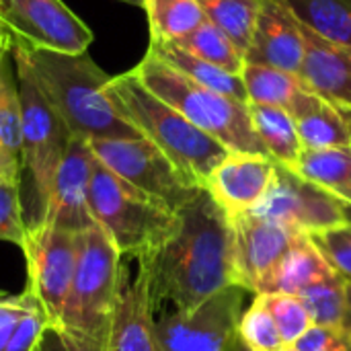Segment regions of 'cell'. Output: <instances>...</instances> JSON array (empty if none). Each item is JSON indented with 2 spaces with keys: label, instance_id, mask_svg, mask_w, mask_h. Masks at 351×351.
Returning <instances> with one entry per match:
<instances>
[{
  "label": "cell",
  "instance_id": "obj_8",
  "mask_svg": "<svg viewBox=\"0 0 351 351\" xmlns=\"http://www.w3.org/2000/svg\"><path fill=\"white\" fill-rule=\"evenodd\" d=\"M90 148L109 171L175 214L204 187L146 138L90 140Z\"/></svg>",
  "mask_w": 351,
  "mask_h": 351
},
{
  "label": "cell",
  "instance_id": "obj_19",
  "mask_svg": "<svg viewBox=\"0 0 351 351\" xmlns=\"http://www.w3.org/2000/svg\"><path fill=\"white\" fill-rule=\"evenodd\" d=\"M241 76L249 103L280 107L288 111L294 119L308 115L323 103V99L306 88L298 74L280 68L245 62Z\"/></svg>",
  "mask_w": 351,
  "mask_h": 351
},
{
  "label": "cell",
  "instance_id": "obj_20",
  "mask_svg": "<svg viewBox=\"0 0 351 351\" xmlns=\"http://www.w3.org/2000/svg\"><path fill=\"white\" fill-rule=\"evenodd\" d=\"M335 269L325 261L308 234H298L288 249V253L278 261V265L263 280L255 296L263 294H294L313 286L315 282L331 276Z\"/></svg>",
  "mask_w": 351,
  "mask_h": 351
},
{
  "label": "cell",
  "instance_id": "obj_14",
  "mask_svg": "<svg viewBox=\"0 0 351 351\" xmlns=\"http://www.w3.org/2000/svg\"><path fill=\"white\" fill-rule=\"evenodd\" d=\"M93 162H95V152L90 148V140L80 136H70L64 160L56 175L51 199L43 218L45 224L76 234L97 224L88 208Z\"/></svg>",
  "mask_w": 351,
  "mask_h": 351
},
{
  "label": "cell",
  "instance_id": "obj_25",
  "mask_svg": "<svg viewBox=\"0 0 351 351\" xmlns=\"http://www.w3.org/2000/svg\"><path fill=\"white\" fill-rule=\"evenodd\" d=\"M150 25V41H179L208 21L199 0H140Z\"/></svg>",
  "mask_w": 351,
  "mask_h": 351
},
{
  "label": "cell",
  "instance_id": "obj_21",
  "mask_svg": "<svg viewBox=\"0 0 351 351\" xmlns=\"http://www.w3.org/2000/svg\"><path fill=\"white\" fill-rule=\"evenodd\" d=\"M10 43L0 53V177L19 181L23 169V121L16 80L8 68Z\"/></svg>",
  "mask_w": 351,
  "mask_h": 351
},
{
  "label": "cell",
  "instance_id": "obj_26",
  "mask_svg": "<svg viewBox=\"0 0 351 351\" xmlns=\"http://www.w3.org/2000/svg\"><path fill=\"white\" fill-rule=\"evenodd\" d=\"M302 148L351 146V111L321 103L308 115L296 119Z\"/></svg>",
  "mask_w": 351,
  "mask_h": 351
},
{
  "label": "cell",
  "instance_id": "obj_23",
  "mask_svg": "<svg viewBox=\"0 0 351 351\" xmlns=\"http://www.w3.org/2000/svg\"><path fill=\"white\" fill-rule=\"evenodd\" d=\"M249 115H251L253 130L257 132L259 140L267 148L269 156L278 165L292 169L302 152L296 119L280 107L257 105V103H249Z\"/></svg>",
  "mask_w": 351,
  "mask_h": 351
},
{
  "label": "cell",
  "instance_id": "obj_43",
  "mask_svg": "<svg viewBox=\"0 0 351 351\" xmlns=\"http://www.w3.org/2000/svg\"><path fill=\"white\" fill-rule=\"evenodd\" d=\"M37 351H49V350H47V343H45V335H43V339H41V343H39Z\"/></svg>",
  "mask_w": 351,
  "mask_h": 351
},
{
  "label": "cell",
  "instance_id": "obj_11",
  "mask_svg": "<svg viewBox=\"0 0 351 351\" xmlns=\"http://www.w3.org/2000/svg\"><path fill=\"white\" fill-rule=\"evenodd\" d=\"M21 251L27 261L25 290L37 298L49 319V327H53L60 323L70 294L78 255V234L43 222L27 230V241Z\"/></svg>",
  "mask_w": 351,
  "mask_h": 351
},
{
  "label": "cell",
  "instance_id": "obj_1",
  "mask_svg": "<svg viewBox=\"0 0 351 351\" xmlns=\"http://www.w3.org/2000/svg\"><path fill=\"white\" fill-rule=\"evenodd\" d=\"M148 276L152 308L165 302L175 311L193 313L206 300L234 286L230 216L202 187L177 212L173 234L138 259Z\"/></svg>",
  "mask_w": 351,
  "mask_h": 351
},
{
  "label": "cell",
  "instance_id": "obj_10",
  "mask_svg": "<svg viewBox=\"0 0 351 351\" xmlns=\"http://www.w3.org/2000/svg\"><path fill=\"white\" fill-rule=\"evenodd\" d=\"M351 206L339 195L308 183L278 165L274 181L263 199L249 212L288 226L294 232L313 234L333 226L350 224Z\"/></svg>",
  "mask_w": 351,
  "mask_h": 351
},
{
  "label": "cell",
  "instance_id": "obj_5",
  "mask_svg": "<svg viewBox=\"0 0 351 351\" xmlns=\"http://www.w3.org/2000/svg\"><path fill=\"white\" fill-rule=\"evenodd\" d=\"M88 208L121 259H140L160 247L177 226V214L109 171L97 156L93 162Z\"/></svg>",
  "mask_w": 351,
  "mask_h": 351
},
{
  "label": "cell",
  "instance_id": "obj_4",
  "mask_svg": "<svg viewBox=\"0 0 351 351\" xmlns=\"http://www.w3.org/2000/svg\"><path fill=\"white\" fill-rule=\"evenodd\" d=\"M105 93L146 140L158 146L185 175L204 187L212 171L230 152L224 144L144 88L132 72L111 76Z\"/></svg>",
  "mask_w": 351,
  "mask_h": 351
},
{
  "label": "cell",
  "instance_id": "obj_31",
  "mask_svg": "<svg viewBox=\"0 0 351 351\" xmlns=\"http://www.w3.org/2000/svg\"><path fill=\"white\" fill-rule=\"evenodd\" d=\"M237 331L251 351L286 350V343L282 341V335L276 327V321L269 315L261 296H255L249 311L245 315H241Z\"/></svg>",
  "mask_w": 351,
  "mask_h": 351
},
{
  "label": "cell",
  "instance_id": "obj_33",
  "mask_svg": "<svg viewBox=\"0 0 351 351\" xmlns=\"http://www.w3.org/2000/svg\"><path fill=\"white\" fill-rule=\"evenodd\" d=\"M27 220L23 216L21 187L19 181L0 177V241L25 247L27 241Z\"/></svg>",
  "mask_w": 351,
  "mask_h": 351
},
{
  "label": "cell",
  "instance_id": "obj_45",
  "mask_svg": "<svg viewBox=\"0 0 351 351\" xmlns=\"http://www.w3.org/2000/svg\"><path fill=\"white\" fill-rule=\"evenodd\" d=\"M0 35H2V33H0Z\"/></svg>",
  "mask_w": 351,
  "mask_h": 351
},
{
  "label": "cell",
  "instance_id": "obj_9",
  "mask_svg": "<svg viewBox=\"0 0 351 351\" xmlns=\"http://www.w3.org/2000/svg\"><path fill=\"white\" fill-rule=\"evenodd\" d=\"M0 33L10 45L84 53L93 31L62 0H0Z\"/></svg>",
  "mask_w": 351,
  "mask_h": 351
},
{
  "label": "cell",
  "instance_id": "obj_37",
  "mask_svg": "<svg viewBox=\"0 0 351 351\" xmlns=\"http://www.w3.org/2000/svg\"><path fill=\"white\" fill-rule=\"evenodd\" d=\"M45 343L49 351H105L107 341L72 331L64 325H53L45 331Z\"/></svg>",
  "mask_w": 351,
  "mask_h": 351
},
{
  "label": "cell",
  "instance_id": "obj_32",
  "mask_svg": "<svg viewBox=\"0 0 351 351\" xmlns=\"http://www.w3.org/2000/svg\"><path fill=\"white\" fill-rule=\"evenodd\" d=\"M269 315L276 321V327L282 335L286 348H292L311 327V315L302 300L294 294H263L261 296Z\"/></svg>",
  "mask_w": 351,
  "mask_h": 351
},
{
  "label": "cell",
  "instance_id": "obj_29",
  "mask_svg": "<svg viewBox=\"0 0 351 351\" xmlns=\"http://www.w3.org/2000/svg\"><path fill=\"white\" fill-rule=\"evenodd\" d=\"M302 304L306 306L313 325L319 327H341L346 317V300H348V282L333 271L331 276L315 282L306 290L298 294Z\"/></svg>",
  "mask_w": 351,
  "mask_h": 351
},
{
  "label": "cell",
  "instance_id": "obj_12",
  "mask_svg": "<svg viewBox=\"0 0 351 351\" xmlns=\"http://www.w3.org/2000/svg\"><path fill=\"white\" fill-rule=\"evenodd\" d=\"M245 290L228 286L197 311H173L156 321L160 351H222L241 319Z\"/></svg>",
  "mask_w": 351,
  "mask_h": 351
},
{
  "label": "cell",
  "instance_id": "obj_27",
  "mask_svg": "<svg viewBox=\"0 0 351 351\" xmlns=\"http://www.w3.org/2000/svg\"><path fill=\"white\" fill-rule=\"evenodd\" d=\"M212 21L232 45L247 56L259 16V0H199Z\"/></svg>",
  "mask_w": 351,
  "mask_h": 351
},
{
  "label": "cell",
  "instance_id": "obj_17",
  "mask_svg": "<svg viewBox=\"0 0 351 351\" xmlns=\"http://www.w3.org/2000/svg\"><path fill=\"white\" fill-rule=\"evenodd\" d=\"M278 162L269 156L228 152L212 171L206 189L228 216L253 210L267 193Z\"/></svg>",
  "mask_w": 351,
  "mask_h": 351
},
{
  "label": "cell",
  "instance_id": "obj_36",
  "mask_svg": "<svg viewBox=\"0 0 351 351\" xmlns=\"http://www.w3.org/2000/svg\"><path fill=\"white\" fill-rule=\"evenodd\" d=\"M292 348L298 351H351V335L343 327L313 325Z\"/></svg>",
  "mask_w": 351,
  "mask_h": 351
},
{
  "label": "cell",
  "instance_id": "obj_3",
  "mask_svg": "<svg viewBox=\"0 0 351 351\" xmlns=\"http://www.w3.org/2000/svg\"><path fill=\"white\" fill-rule=\"evenodd\" d=\"M130 72L154 97L179 111L195 128L224 144L230 152L269 156L267 148L253 130L249 105L191 80L148 49Z\"/></svg>",
  "mask_w": 351,
  "mask_h": 351
},
{
  "label": "cell",
  "instance_id": "obj_16",
  "mask_svg": "<svg viewBox=\"0 0 351 351\" xmlns=\"http://www.w3.org/2000/svg\"><path fill=\"white\" fill-rule=\"evenodd\" d=\"M304 56V39L300 19L288 0H259V16L251 47L245 56L247 64L280 68L292 74L300 72Z\"/></svg>",
  "mask_w": 351,
  "mask_h": 351
},
{
  "label": "cell",
  "instance_id": "obj_44",
  "mask_svg": "<svg viewBox=\"0 0 351 351\" xmlns=\"http://www.w3.org/2000/svg\"><path fill=\"white\" fill-rule=\"evenodd\" d=\"M284 351H298V350H294V348H286Z\"/></svg>",
  "mask_w": 351,
  "mask_h": 351
},
{
  "label": "cell",
  "instance_id": "obj_28",
  "mask_svg": "<svg viewBox=\"0 0 351 351\" xmlns=\"http://www.w3.org/2000/svg\"><path fill=\"white\" fill-rule=\"evenodd\" d=\"M294 14L323 37L351 47V0H288Z\"/></svg>",
  "mask_w": 351,
  "mask_h": 351
},
{
  "label": "cell",
  "instance_id": "obj_40",
  "mask_svg": "<svg viewBox=\"0 0 351 351\" xmlns=\"http://www.w3.org/2000/svg\"><path fill=\"white\" fill-rule=\"evenodd\" d=\"M351 335V282H348V300H346V317H343V325H341Z\"/></svg>",
  "mask_w": 351,
  "mask_h": 351
},
{
  "label": "cell",
  "instance_id": "obj_39",
  "mask_svg": "<svg viewBox=\"0 0 351 351\" xmlns=\"http://www.w3.org/2000/svg\"><path fill=\"white\" fill-rule=\"evenodd\" d=\"M222 351H251L249 350V346L241 339V335H239V331L234 329L230 335H228V339H226V343H224V350Z\"/></svg>",
  "mask_w": 351,
  "mask_h": 351
},
{
  "label": "cell",
  "instance_id": "obj_15",
  "mask_svg": "<svg viewBox=\"0 0 351 351\" xmlns=\"http://www.w3.org/2000/svg\"><path fill=\"white\" fill-rule=\"evenodd\" d=\"M105 351H160L148 276L142 265H138V274L134 278H130V267L125 263L121 265L119 290Z\"/></svg>",
  "mask_w": 351,
  "mask_h": 351
},
{
  "label": "cell",
  "instance_id": "obj_22",
  "mask_svg": "<svg viewBox=\"0 0 351 351\" xmlns=\"http://www.w3.org/2000/svg\"><path fill=\"white\" fill-rule=\"evenodd\" d=\"M148 51H152L154 56H158L160 60H165L167 64L177 68L179 72H183L191 80H195V82L216 90V93H222V95H226L230 99H237V101L249 105L243 76L224 72L222 68H218V66L197 58L195 53L187 51L185 47H181L175 41H150Z\"/></svg>",
  "mask_w": 351,
  "mask_h": 351
},
{
  "label": "cell",
  "instance_id": "obj_38",
  "mask_svg": "<svg viewBox=\"0 0 351 351\" xmlns=\"http://www.w3.org/2000/svg\"><path fill=\"white\" fill-rule=\"evenodd\" d=\"M33 294L23 290L21 294H4L0 292V329L16 323L29 308Z\"/></svg>",
  "mask_w": 351,
  "mask_h": 351
},
{
  "label": "cell",
  "instance_id": "obj_30",
  "mask_svg": "<svg viewBox=\"0 0 351 351\" xmlns=\"http://www.w3.org/2000/svg\"><path fill=\"white\" fill-rule=\"evenodd\" d=\"M175 43H179L187 51L195 53L197 58L222 68L228 74H237V76L243 74L245 56L232 45V41L212 21L202 23L193 33H189L187 37H183Z\"/></svg>",
  "mask_w": 351,
  "mask_h": 351
},
{
  "label": "cell",
  "instance_id": "obj_42",
  "mask_svg": "<svg viewBox=\"0 0 351 351\" xmlns=\"http://www.w3.org/2000/svg\"><path fill=\"white\" fill-rule=\"evenodd\" d=\"M8 43H10V41H8V39H6L4 35H0V53H2V49H4V47H6Z\"/></svg>",
  "mask_w": 351,
  "mask_h": 351
},
{
  "label": "cell",
  "instance_id": "obj_13",
  "mask_svg": "<svg viewBox=\"0 0 351 351\" xmlns=\"http://www.w3.org/2000/svg\"><path fill=\"white\" fill-rule=\"evenodd\" d=\"M230 228L234 286L253 294H257L263 280L288 253L294 239L302 234L253 212L230 216Z\"/></svg>",
  "mask_w": 351,
  "mask_h": 351
},
{
  "label": "cell",
  "instance_id": "obj_6",
  "mask_svg": "<svg viewBox=\"0 0 351 351\" xmlns=\"http://www.w3.org/2000/svg\"><path fill=\"white\" fill-rule=\"evenodd\" d=\"M16 70V90L23 121V167L27 169L33 185V216L27 228L43 222L58 169L64 160L70 132L45 93L41 90L25 56L10 45Z\"/></svg>",
  "mask_w": 351,
  "mask_h": 351
},
{
  "label": "cell",
  "instance_id": "obj_35",
  "mask_svg": "<svg viewBox=\"0 0 351 351\" xmlns=\"http://www.w3.org/2000/svg\"><path fill=\"white\" fill-rule=\"evenodd\" d=\"M49 329V319L37 298L33 296L27 313L14 325V331L6 343L4 351H37L45 331Z\"/></svg>",
  "mask_w": 351,
  "mask_h": 351
},
{
  "label": "cell",
  "instance_id": "obj_34",
  "mask_svg": "<svg viewBox=\"0 0 351 351\" xmlns=\"http://www.w3.org/2000/svg\"><path fill=\"white\" fill-rule=\"evenodd\" d=\"M325 261L346 282H351V222L308 234Z\"/></svg>",
  "mask_w": 351,
  "mask_h": 351
},
{
  "label": "cell",
  "instance_id": "obj_2",
  "mask_svg": "<svg viewBox=\"0 0 351 351\" xmlns=\"http://www.w3.org/2000/svg\"><path fill=\"white\" fill-rule=\"evenodd\" d=\"M16 47L31 66L41 90L66 123L70 136L86 140L144 138L105 93L111 80L93 58L84 53H60L47 49Z\"/></svg>",
  "mask_w": 351,
  "mask_h": 351
},
{
  "label": "cell",
  "instance_id": "obj_24",
  "mask_svg": "<svg viewBox=\"0 0 351 351\" xmlns=\"http://www.w3.org/2000/svg\"><path fill=\"white\" fill-rule=\"evenodd\" d=\"M288 171L308 183L341 195L351 185V146L302 148L296 165Z\"/></svg>",
  "mask_w": 351,
  "mask_h": 351
},
{
  "label": "cell",
  "instance_id": "obj_41",
  "mask_svg": "<svg viewBox=\"0 0 351 351\" xmlns=\"http://www.w3.org/2000/svg\"><path fill=\"white\" fill-rule=\"evenodd\" d=\"M339 197H341L343 202H348V204L351 206V185L346 189V191H343V193H341V195H339Z\"/></svg>",
  "mask_w": 351,
  "mask_h": 351
},
{
  "label": "cell",
  "instance_id": "obj_7",
  "mask_svg": "<svg viewBox=\"0 0 351 351\" xmlns=\"http://www.w3.org/2000/svg\"><path fill=\"white\" fill-rule=\"evenodd\" d=\"M121 265L119 251L99 224L82 230L70 294L58 325L107 341Z\"/></svg>",
  "mask_w": 351,
  "mask_h": 351
},
{
  "label": "cell",
  "instance_id": "obj_18",
  "mask_svg": "<svg viewBox=\"0 0 351 351\" xmlns=\"http://www.w3.org/2000/svg\"><path fill=\"white\" fill-rule=\"evenodd\" d=\"M300 27L304 39L300 80L325 103L351 111V47L323 37L304 23Z\"/></svg>",
  "mask_w": 351,
  "mask_h": 351
}]
</instances>
